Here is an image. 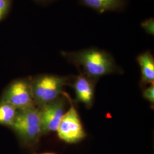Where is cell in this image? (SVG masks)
<instances>
[{
    "label": "cell",
    "instance_id": "cell-1",
    "mask_svg": "<svg viewBox=\"0 0 154 154\" xmlns=\"http://www.w3.org/2000/svg\"><path fill=\"white\" fill-rule=\"evenodd\" d=\"M62 54L77 67L81 74L96 81L100 77L121 72L113 57L107 51L97 48L64 51Z\"/></svg>",
    "mask_w": 154,
    "mask_h": 154
},
{
    "label": "cell",
    "instance_id": "cell-2",
    "mask_svg": "<svg viewBox=\"0 0 154 154\" xmlns=\"http://www.w3.org/2000/svg\"><path fill=\"white\" fill-rule=\"evenodd\" d=\"M23 147H36L42 135L39 109L35 106L17 110L16 116L10 127Z\"/></svg>",
    "mask_w": 154,
    "mask_h": 154
},
{
    "label": "cell",
    "instance_id": "cell-3",
    "mask_svg": "<svg viewBox=\"0 0 154 154\" xmlns=\"http://www.w3.org/2000/svg\"><path fill=\"white\" fill-rule=\"evenodd\" d=\"M69 78L53 74H41L32 78L34 103L38 108L61 97Z\"/></svg>",
    "mask_w": 154,
    "mask_h": 154
},
{
    "label": "cell",
    "instance_id": "cell-4",
    "mask_svg": "<svg viewBox=\"0 0 154 154\" xmlns=\"http://www.w3.org/2000/svg\"><path fill=\"white\" fill-rule=\"evenodd\" d=\"M31 81L30 77L13 81L4 90L0 98V102L11 105L17 110L35 106Z\"/></svg>",
    "mask_w": 154,
    "mask_h": 154
},
{
    "label": "cell",
    "instance_id": "cell-5",
    "mask_svg": "<svg viewBox=\"0 0 154 154\" xmlns=\"http://www.w3.org/2000/svg\"><path fill=\"white\" fill-rule=\"evenodd\" d=\"M67 96L70 101L71 107L64 114L57 132L58 138L62 141L67 143L74 144L82 140L86 137V134L77 109L72 103V100H70L69 96L68 95Z\"/></svg>",
    "mask_w": 154,
    "mask_h": 154
},
{
    "label": "cell",
    "instance_id": "cell-6",
    "mask_svg": "<svg viewBox=\"0 0 154 154\" xmlns=\"http://www.w3.org/2000/svg\"><path fill=\"white\" fill-rule=\"evenodd\" d=\"M65 105L66 99L62 96L38 108L42 135L57 131L65 114Z\"/></svg>",
    "mask_w": 154,
    "mask_h": 154
},
{
    "label": "cell",
    "instance_id": "cell-7",
    "mask_svg": "<svg viewBox=\"0 0 154 154\" xmlns=\"http://www.w3.org/2000/svg\"><path fill=\"white\" fill-rule=\"evenodd\" d=\"M95 82L82 74L74 78L73 88L77 100L84 104L88 109L91 107L93 104Z\"/></svg>",
    "mask_w": 154,
    "mask_h": 154
},
{
    "label": "cell",
    "instance_id": "cell-8",
    "mask_svg": "<svg viewBox=\"0 0 154 154\" xmlns=\"http://www.w3.org/2000/svg\"><path fill=\"white\" fill-rule=\"evenodd\" d=\"M79 2L99 14L123 11L127 4V0H79Z\"/></svg>",
    "mask_w": 154,
    "mask_h": 154
},
{
    "label": "cell",
    "instance_id": "cell-9",
    "mask_svg": "<svg viewBox=\"0 0 154 154\" xmlns=\"http://www.w3.org/2000/svg\"><path fill=\"white\" fill-rule=\"evenodd\" d=\"M137 61L140 68L141 83L143 85L154 84V58L150 51L138 55Z\"/></svg>",
    "mask_w": 154,
    "mask_h": 154
},
{
    "label": "cell",
    "instance_id": "cell-10",
    "mask_svg": "<svg viewBox=\"0 0 154 154\" xmlns=\"http://www.w3.org/2000/svg\"><path fill=\"white\" fill-rule=\"evenodd\" d=\"M17 110L11 105L0 102V125L11 127L16 116Z\"/></svg>",
    "mask_w": 154,
    "mask_h": 154
},
{
    "label": "cell",
    "instance_id": "cell-11",
    "mask_svg": "<svg viewBox=\"0 0 154 154\" xmlns=\"http://www.w3.org/2000/svg\"><path fill=\"white\" fill-rule=\"evenodd\" d=\"M12 0H0V22L5 18L11 11Z\"/></svg>",
    "mask_w": 154,
    "mask_h": 154
},
{
    "label": "cell",
    "instance_id": "cell-12",
    "mask_svg": "<svg viewBox=\"0 0 154 154\" xmlns=\"http://www.w3.org/2000/svg\"><path fill=\"white\" fill-rule=\"evenodd\" d=\"M141 27L147 34L153 36L154 35V18H149L143 21L141 23Z\"/></svg>",
    "mask_w": 154,
    "mask_h": 154
},
{
    "label": "cell",
    "instance_id": "cell-13",
    "mask_svg": "<svg viewBox=\"0 0 154 154\" xmlns=\"http://www.w3.org/2000/svg\"><path fill=\"white\" fill-rule=\"evenodd\" d=\"M143 97L151 104L154 103V86L152 84L149 88H145L143 92Z\"/></svg>",
    "mask_w": 154,
    "mask_h": 154
},
{
    "label": "cell",
    "instance_id": "cell-14",
    "mask_svg": "<svg viewBox=\"0 0 154 154\" xmlns=\"http://www.w3.org/2000/svg\"><path fill=\"white\" fill-rule=\"evenodd\" d=\"M34 1L38 4L43 5V4H48L50 2H52L53 0H34Z\"/></svg>",
    "mask_w": 154,
    "mask_h": 154
},
{
    "label": "cell",
    "instance_id": "cell-15",
    "mask_svg": "<svg viewBox=\"0 0 154 154\" xmlns=\"http://www.w3.org/2000/svg\"><path fill=\"white\" fill-rule=\"evenodd\" d=\"M54 154V153H51V152H45V153H42V154H36V153H35V154Z\"/></svg>",
    "mask_w": 154,
    "mask_h": 154
}]
</instances>
